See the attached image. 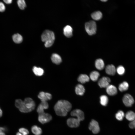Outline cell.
Returning <instances> with one entry per match:
<instances>
[{
    "instance_id": "cell-23",
    "label": "cell",
    "mask_w": 135,
    "mask_h": 135,
    "mask_svg": "<svg viewBox=\"0 0 135 135\" xmlns=\"http://www.w3.org/2000/svg\"><path fill=\"white\" fill-rule=\"evenodd\" d=\"M12 39L14 42L17 44H20L22 42L23 40L22 36L18 34H15L12 36Z\"/></svg>"
},
{
    "instance_id": "cell-10",
    "label": "cell",
    "mask_w": 135,
    "mask_h": 135,
    "mask_svg": "<svg viewBox=\"0 0 135 135\" xmlns=\"http://www.w3.org/2000/svg\"><path fill=\"white\" fill-rule=\"evenodd\" d=\"M110 80L109 78L106 77H103L98 81V84L101 88H106L110 85Z\"/></svg>"
},
{
    "instance_id": "cell-20",
    "label": "cell",
    "mask_w": 135,
    "mask_h": 135,
    "mask_svg": "<svg viewBox=\"0 0 135 135\" xmlns=\"http://www.w3.org/2000/svg\"><path fill=\"white\" fill-rule=\"evenodd\" d=\"M90 78L88 76L84 74H81L78 78V81L82 84L88 82Z\"/></svg>"
},
{
    "instance_id": "cell-21",
    "label": "cell",
    "mask_w": 135,
    "mask_h": 135,
    "mask_svg": "<svg viewBox=\"0 0 135 135\" xmlns=\"http://www.w3.org/2000/svg\"><path fill=\"white\" fill-rule=\"evenodd\" d=\"M31 130L32 132L35 135H40L42 133L41 128L36 125L32 126Z\"/></svg>"
},
{
    "instance_id": "cell-31",
    "label": "cell",
    "mask_w": 135,
    "mask_h": 135,
    "mask_svg": "<svg viewBox=\"0 0 135 135\" xmlns=\"http://www.w3.org/2000/svg\"><path fill=\"white\" fill-rule=\"evenodd\" d=\"M24 101L20 99L16 100L15 102V105L16 107L18 109L20 108L23 105Z\"/></svg>"
},
{
    "instance_id": "cell-30",
    "label": "cell",
    "mask_w": 135,
    "mask_h": 135,
    "mask_svg": "<svg viewBox=\"0 0 135 135\" xmlns=\"http://www.w3.org/2000/svg\"><path fill=\"white\" fill-rule=\"evenodd\" d=\"M116 70L118 73L120 75L124 74L125 71L124 67L122 66H118Z\"/></svg>"
},
{
    "instance_id": "cell-8",
    "label": "cell",
    "mask_w": 135,
    "mask_h": 135,
    "mask_svg": "<svg viewBox=\"0 0 135 135\" xmlns=\"http://www.w3.org/2000/svg\"><path fill=\"white\" fill-rule=\"evenodd\" d=\"M70 114L72 116H76L80 121L83 120L84 119V113L80 110H74L71 112Z\"/></svg>"
},
{
    "instance_id": "cell-4",
    "label": "cell",
    "mask_w": 135,
    "mask_h": 135,
    "mask_svg": "<svg viewBox=\"0 0 135 135\" xmlns=\"http://www.w3.org/2000/svg\"><path fill=\"white\" fill-rule=\"evenodd\" d=\"M41 39L42 41L44 42L49 41H54L55 39L54 34L51 31L46 30L42 33Z\"/></svg>"
},
{
    "instance_id": "cell-40",
    "label": "cell",
    "mask_w": 135,
    "mask_h": 135,
    "mask_svg": "<svg viewBox=\"0 0 135 135\" xmlns=\"http://www.w3.org/2000/svg\"><path fill=\"white\" fill-rule=\"evenodd\" d=\"M101 1L102 2H105L107 1V0H101Z\"/></svg>"
},
{
    "instance_id": "cell-22",
    "label": "cell",
    "mask_w": 135,
    "mask_h": 135,
    "mask_svg": "<svg viewBox=\"0 0 135 135\" xmlns=\"http://www.w3.org/2000/svg\"><path fill=\"white\" fill-rule=\"evenodd\" d=\"M92 18L94 20H100L102 16V13L100 11H97L92 13L91 14Z\"/></svg>"
},
{
    "instance_id": "cell-16",
    "label": "cell",
    "mask_w": 135,
    "mask_h": 135,
    "mask_svg": "<svg viewBox=\"0 0 135 135\" xmlns=\"http://www.w3.org/2000/svg\"><path fill=\"white\" fill-rule=\"evenodd\" d=\"M106 72L110 75H114L116 72V69L114 66L112 64L107 65L105 69Z\"/></svg>"
},
{
    "instance_id": "cell-38",
    "label": "cell",
    "mask_w": 135,
    "mask_h": 135,
    "mask_svg": "<svg viewBox=\"0 0 135 135\" xmlns=\"http://www.w3.org/2000/svg\"><path fill=\"white\" fill-rule=\"evenodd\" d=\"M0 135H6V134L4 132H0Z\"/></svg>"
},
{
    "instance_id": "cell-25",
    "label": "cell",
    "mask_w": 135,
    "mask_h": 135,
    "mask_svg": "<svg viewBox=\"0 0 135 135\" xmlns=\"http://www.w3.org/2000/svg\"><path fill=\"white\" fill-rule=\"evenodd\" d=\"M129 85L126 82L124 81L120 84L118 86V89L121 92L127 90L128 88Z\"/></svg>"
},
{
    "instance_id": "cell-3",
    "label": "cell",
    "mask_w": 135,
    "mask_h": 135,
    "mask_svg": "<svg viewBox=\"0 0 135 135\" xmlns=\"http://www.w3.org/2000/svg\"><path fill=\"white\" fill-rule=\"evenodd\" d=\"M86 30L90 35L95 34L96 30V22L93 20L87 22L85 24Z\"/></svg>"
},
{
    "instance_id": "cell-9",
    "label": "cell",
    "mask_w": 135,
    "mask_h": 135,
    "mask_svg": "<svg viewBox=\"0 0 135 135\" xmlns=\"http://www.w3.org/2000/svg\"><path fill=\"white\" fill-rule=\"evenodd\" d=\"M80 122L77 118H70L67 119V124L70 128H76L79 126Z\"/></svg>"
},
{
    "instance_id": "cell-35",
    "label": "cell",
    "mask_w": 135,
    "mask_h": 135,
    "mask_svg": "<svg viewBox=\"0 0 135 135\" xmlns=\"http://www.w3.org/2000/svg\"><path fill=\"white\" fill-rule=\"evenodd\" d=\"M6 130V128L4 127H0V132H4Z\"/></svg>"
},
{
    "instance_id": "cell-1",
    "label": "cell",
    "mask_w": 135,
    "mask_h": 135,
    "mask_svg": "<svg viewBox=\"0 0 135 135\" xmlns=\"http://www.w3.org/2000/svg\"><path fill=\"white\" fill-rule=\"evenodd\" d=\"M71 104L67 100H58L55 105L54 108L56 114L60 116H65L68 112L71 109Z\"/></svg>"
},
{
    "instance_id": "cell-17",
    "label": "cell",
    "mask_w": 135,
    "mask_h": 135,
    "mask_svg": "<svg viewBox=\"0 0 135 135\" xmlns=\"http://www.w3.org/2000/svg\"><path fill=\"white\" fill-rule=\"evenodd\" d=\"M85 91L84 87L82 85L79 84L76 86L75 91L76 94L78 95H82L84 92Z\"/></svg>"
},
{
    "instance_id": "cell-36",
    "label": "cell",
    "mask_w": 135,
    "mask_h": 135,
    "mask_svg": "<svg viewBox=\"0 0 135 135\" xmlns=\"http://www.w3.org/2000/svg\"><path fill=\"white\" fill-rule=\"evenodd\" d=\"M3 1L4 2L7 4H11L12 2V0H4Z\"/></svg>"
},
{
    "instance_id": "cell-32",
    "label": "cell",
    "mask_w": 135,
    "mask_h": 135,
    "mask_svg": "<svg viewBox=\"0 0 135 135\" xmlns=\"http://www.w3.org/2000/svg\"><path fill=\"white\" fill-rule=\"evenodd\" d=\"M19 132L23 135H28L29 134L28 130L26 128H21L19 129Z\"/></svg>"
},
{
    "instance_id": "cell-37",
    "label": "cell",
    "mask_w": 135,
    "mask_h": 135,
    "mask_svg": "<svg viewBox=\"0 0 135 135\" xmlns=\"http://www.w3.org/2000/svg\"><path fill=\"white\" fill-rule=\"evenodd\" d=\"M2 110L0 108V118L2 116Z\"/></svg>"
},
{
    "instance_id": "cell-34",
    "label": "cell",
    "mask_w": 135,
    "mask_h": 135,
    "mask_svg": "<svg viewBox=\"0 0 135 135\" xmlns=\"http://www.w3.org/2000/svg\"><path fill=\"white\" fill-rule=\"evenodd\" d=\"M5 10V7L4 4L0 2V12H4Z\"/></svg>"
},
{
    "instance_id": "cell-13",
    "label": "cell",
    "mask_w": 135,
    "mask_h": 135,
    "mask_svg": "<svg viewBox=\"0 0 135 135\" xmlns=\"http://www.w3.org/2000/svg\"><path fill=\"white\" fill-rule=\"evenodd\" d=\"M106 91L107 93L110 96L116 94L117 92L116 88L112 85H109L106 88Z\"/></svg>"
},
{
    "instance_id": "cell-19",
    "label": "cell",
    "mask_w": 135,
    "mask_h": 135,
    "mask_svg": "<svg viewBox=\"0 0 135 135\" xmlns=\"http://www.w3.org/2000/svg\"><path fill=\"white\" fill-rule=\"evenodd\" d=\"M32 70L34 74L37 76H42L44 73V70L42 68L36 66H34Z\"/></svg>"
},
{
    "instance_id": "cell-15",
    "label": "cell",
    "mask_w": 135,
    "mask_h": 135,
    "mask_svg": "<svg viewBox=\"0 0 135 135\" xmlns=\"http://www.w3.org/2000/svg\"><path fill=\"white\" fill-rule=\"evenodd\" d=\"M51 60L53 63L56 64H60L62 62L60 56L56 53L52 54L51 57Z\"/></svg>"
},
{
    "instance_id": "cell-7",
    "label": "cell",
    "mask_w": 135,
    "mask_h": 135,
    "mask_svg": "<svg viewBox=\"0 0 135 135\" xmlns=\"http://www.w3.org/2000/svg\"><path fill=\"white\" fill-rule=\"evenodd\" d=\"M89 128L94 134L98 133L100 130V128L98 122L94 120H92L90 122Z\"/></svg>"
},
{
    "instance_id": "cell-24",
    "label": "cell",
    "mask_w": 135,
    "mask_h": 135,
    "mask_svg": "<svg viewBox=\"0 0 135 135\" xmlns=\"http://www.w3.org/2000/svg\"><path fill=\"white\" fill-rule=\"evenodd\" d=\"M125 117L128 120L132 121L135 119V113L132 111H128L126 114Z\"/></svg>"
},
{
    "instance_id": "cell-27",
    "label": "cell",
    "mask_w": 135,
    "mask_h": 135,
    "mask_svg": "<svg viewBox=\"0 0 135 135\" xmlns=\"http://www.w3.org/2000/svg\"><path fill=\"white\" fill-rule=\"evenodd\" d=\"M108 102V97L105 95H103L100 97V103L103 106H106Z\"/></svg>"
},
{
    "instance_id": "cell-2",
    "label": "cell",
    "mask_w": 135,
    "mask_h": 135,
    "mask_svg": "<svg viewBox=\"0 0 135 135\" xmlns=\"http://www.w3.org/2000/svg\"><path fill=\"white\" fill-rule=\"evenodd\" d=\"M22 106L19 109L22 112L27 113L32 112L35 108V103L32 98H25Z\"/></svg>"
},
{
    "instance_id": "cell-33",
    "label": "cell",
    "mask_w": 135,
    "mask_h": 135,
    "mask_svg": "<svg viewBox=\"0 0 135 135\" xmlns=\"http://www.w3.org/2000/svg\"><path fill=\"white\" fill-rule=\"evenodd\" d=\"M129 126L131 128H135V119L129 123Z\"/></svg>"
},
{
    "instance_id": "cell-5",
    "label": "cell",
    "mask_w": 135,
    "mask_h": 135,
    "mask_svg": "<svg viewBox=\"0 0 135 135\" xmlns=\"http://www.w3.org/2000/svg\"><path fill=\"white\" fill-rule=\"evenodd\" d=\"M52 119L51 115L44 112L39 114L38 117V121L41 124H44L50 122Z\"/></svg>"
},
{
    "instance_id": "cell-12",
    "label": "cell",
    "mask_w": 135,
    "mask_h": 135,
    "mask_svg": "<svg viewBox=\"0 0 135 135\" xmlns=\"http://www.w3.org/2000/svg\"><path fill=\"white\" fill-rule=\"evenodd\" d=\"M48 104L46 102H41L38 106L37 112L39 114L44 112V110L48 108Z\"/></svg>"
},
{
    "instance_id": "cell-29",
    "label": "cell",
    "mask_w": 135,
    "mask_h": 135,
    "mask_svg": "<svg viewBox=\"0 0 135 135\" xmlns=\"http://www.w3.org/2000/svg\"><path fill=\"white\" fill-rule=\"evenodd\" d=\"M17 2L19 7L21 10L24 9L26 7V4L24 0H18Z\"/></svg>"
},
{
    "instance_id": "cell-28",
    "label": "cell",
    "mask_w": 135,
    "mask_h": 135,
    "mask_svg": "<svg viewBox=\"0 0 135 135\" xmlns=\"http://www.w3.org/2000/svg\"><path fill=\"white\" fill-rule=\"evenodd\" d=\"M124 114V112L122 110H119L116 114L115 117L118 120L121 121L123 120Z\"/></svg>"
},
{
    "instance_id": "cell-11",
    "label": "cell",
    "mask_w": 135,
    "mask_h": 135,
    "mask_svg": "<svg viewBox=\"0 0 135 135\" xmlns=\"http://www.w3.org/2000/svg\"><path fill=\"white\" fill-rule=\"evenodd\" d=\"M38 97L41 102H47V101L52 99V95L49 93L42 92L39 93Z\"/></svg>"
},
{
    "instance_id": "cell-39",
    "label": "cell",
    "mask_w": 135,
    "mask_h": 135,
    "mask_svg": "<svg viewBox=\"0 0 135 135\" xmlns=\"http://www.w3.org/2000/svg\"><path fill=\"white\" fill-rule=\"evenodd\" d=\"M16 135H23L20 132H18L16 134Z\"/></svg>"
},
{
    "instance_id": "cell-14",
    "label": "cell",
    "mask_w": 135,
    "mask_h": 135,
    "mask_svg": "<svg viewBox=\"0 0 135 135\" xmlns=\"http://www.w3.org/2000/svg\"><path fill=\"white\" fill-rule=\"evenodd\" d=\"M72 28L70 26L67 25L63 29L64 34L67 38H70L72 36Z\"/></svg>"
},
{
    "instance_id": "cell-6",
    "label": "cell",
    "mask_w": 135,
    "mask_h": 135,
    "mask_svg": "<svg viewBox=\"0 0 135 135\" xmlns=\"http://www.w3.org/2000/svg\"><path fill=\"white\" fill-rule=\"evenodd\" d=\"M123 102L126 106L130 107L134 102L133 98L130 94H126L124 95L122 98Z\"/></svg>"
},
{
    "instance_id": "cell-18",
    "label": "cell",
    "mask_w": 135,
    "mask_h": 135,
    "mask_svg": "<svg viewBox=\"0 0 135 135\" xmlns=\"http://www.w3.org/2000/svg\"><path fill=\"white\" fill-rule=\"evenodd\" d=\"M104 64L103 60L99 58L96 60L95 62V66L96 68L99 70H102L104 67Z\"/></svg>"
},
{
    "instance_id": "cell-26",
    "label": "cell",
    "mask_w": 135,
    "mask_h": 135,
    "mask_svg": "<svg viewBox=\"0 0 135 135\" xmlns=\"http://www.w3.org/2000/svg\"><path fill=\"white\" fill-rule=\"evenodd\" d=\"M99 76L100 74L98 72L94 71L90 73V77L92 80L95 81L98 80Z\"/></svg>"
}]
</instances>
